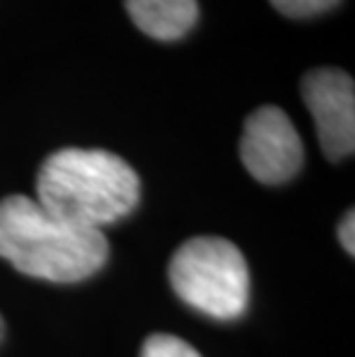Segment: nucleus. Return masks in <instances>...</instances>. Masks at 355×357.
Listing matches in <instances>:
<instances>
[{"label":"nucleus","mask_w":355,"mask_h":357,"mask_svg":"<svg viewBox=\"0 0 355 357\" xmlns=\"http://www.w3.org/2000/svg\"><path fill=\"white\" fill-rule=\"evenodd\" d=\"M139 199L137 171L109 150H56L37 173L35 201L79 229L102 231L130 215Z\"/></svg>","instance_id":"1"},{"label":"nucleus","mask_w":355,"mask_h":357,"mask_svg":"<svg viewBox=\"0 0 355 357\" xmlns=\"http://www.w3.org/2000/svg\"><path fill=\"white\" fill-rule=\"evenodd\" d=\"M0 258L28 277L77 284L102 270L109 242L102 231L67 224L30 196L14 194L0 201Z\"/></svg>","instance_id":"2"},{"label":"nucleus","mask_w":355,"mask_h":357,"mask_svg":"<svg viewBox=\"0 0 355 357\" xmlns=\"http://www.w3.org/2000/svg\"><path fill=\"white\" fill-rule=\"evenodd\" d=\"M178 298L217 321H236L249 305V268L243 252L224 238L201 235L180 245L169 263Z\"/></svg>","instance_id":"3"},{"label":"nucleus","mask_w":355,"mask_h":357,"mask_svg":"<svg viewBox=\"0 0 355 357\" xmlns=\"http://www.w3.org/2000/svg\"><path fill=\"white\" fill-rule=\"evenodd\" d=\"M240 159L254 180L282 185L302 169L305 148L291 118L277 106H261L247 118Z\"/></svg>","instance_id":"4"},{"label":"nucleus","mask_w":355,"mask_h":357,"mask_svg":"<svg viewBox=\"0 0 355 357\" xmlns=\"http://www.w3.org/2000/svg\"><path fill=\"white\" fill-rule=\"evenodd\" d=\"M302 100L314 116L323 155L332 162L353 155L355 148V83L346 72L321 67L305 74Z\"/></svg>","instance_id":"5"},{"label":"nucleus","mask_w":355,"mask_h":357,"mask_svg":"<svg viewBox=\"0 0 355 357\" xmlns=\"http://www.w3.org/2000/svg\"><path fill=\"white\" fill-rule=\"evenodd\" d=\"M125 10L134 26L157 42H176L199 21L196 0H125Z\"/></svg>","instance_id":"6"},{"label":"nucleus","mask_w":355,"mask_h":357,"mask_svg":"<svg viewBox=\"0 0 355 357\" xmlns=\"http://www.w3.org/2000/svg\"><path fill=\"white\" fill-rule=\"evenodd\" d=\"M141 357H201L194 346L173 334H153L141 348Z\"/></svg>","instance_id":"7"},{"label":"nucleus","mask_w":355,"mask_h":357,"mask_svg":"<svg viewBox=\"0 0 355 357\" xmlns=\"http://www.w3.org/2000/svg\"><path fill=\"white\" fill-rule=\"evenodd\" d=\"M273 7L284 14V17L291 19H307V17H316V14H323L337 7L342 0H270Z\"/></svg>","instance_id":"8"},{"label":"nucleus","mask_w":355,"mask_h":357,"mask_svg":"<svg viewBox=\"0 0 355 357\" xmlns=\"http://www.w3.org/2000/svg\"><path fill=\"white\" fill-rule=\"evenodd\" d=\"M355 212L349 210L342 219V224H339V242H342V247L349 252L351 256L355 254Z\"/></svg>","instance_id":"9"},{"label":"nucleus","mask_w":355,"mask_h":357,"mask_svg":"<svg viewBox=\"0 0 355 357\" xmlns=\"http://www.w3.org/2000/svg\"><path fill=\"white\" fill-rule=\"evenodd\" d=\"M3 332H5V325H3V318H0V339H3Z\"/></svg>","instance_id":"10"}]
</instances>
